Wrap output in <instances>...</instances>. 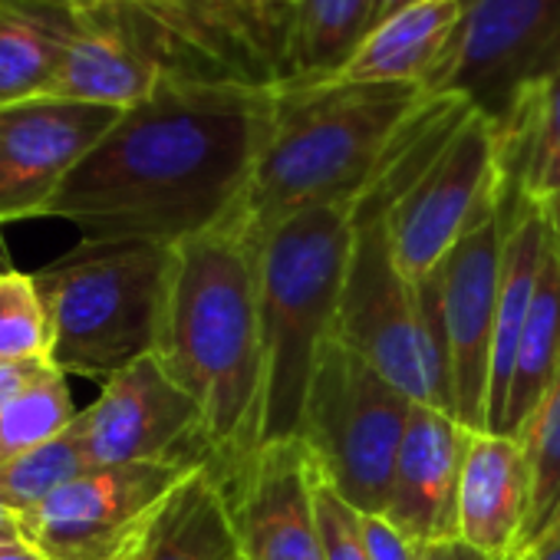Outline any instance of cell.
<instances>
[{"label": "cell", "mask_w": 560, "mask_h": 560, "mask_svg": "<svg viewBox=\"0 0 560 560\" xmlns=\"http://www.w3.org/2000/svg\"><path fill=\"white\" fill-rule=\"evenodd\" d=\"M273 86L168 77L70 172L44 218L83 241L178 247L241 228Z\"/></svg>", "instance_id": "cell-1"}, {"label": "cell", "mask_w": 560, "mask_h": 560, "mask_svg": "<svg viewBox=\"0 0 560 560\" xmlns=\"http://www.w3.org/2000/svg\"><path fill=\"white\" fill-rule=\"evenodd\" d=\"M155 357L201 416L208 475L231 491L264 448L267 399L257 241L241 228L175 247Z\"/></svg>", "instance_id": "cell-2"}, {"label": "cell", "mask_w": 560, "mask_h": 560, "mask_svg": "<svg viewBox=\"0 0 560 560\" xmlns=\"http://www.w3.org/2000/svg\"><path fill=\"white\" fill-rule=\"evenodd\" d=\"M425 103L419 86L277 83L241 231L257 241L307 208L353 205Z\"/></svg>", "instance_id": "cell-3"}, {"label": "cell", "mask_w": 560, "mask_h": 560, "mask_svg": "<svg viewBox=\"0 0 560 560\" xmlns=\"http://www.w3.org/2000/svg\"><path fill=\"white\" fill-rule=\"evenodd\" d=\"M353 205L307 208L257 237V294L267 360L264 445L304 435L314 366L337 330L353 244Z\"/></svg>", "instance_id": "cell-4"}, {"label": "cell", "mask_w": 560, "mask_h": 560, "mask_svg": "<svg viewBox=\"0 0 560 560\" xmlns=\"http://www.w3.org/2000/svg\"><path fill=\"white\" fill-rule=\"evenodd\" d=\"M175 247L80 241L34 270L50 320V366L103 383L155 357L168 307Z\"/></svg>", "instance_id": "cell-5"}, {"label": "cell", "mask_w": 560, "mask_h": 560, "mask_svg": "<svg viewBox=\"0 0 560 560\" xmlns=\"http://www.w3.org/2000/svg\"><path fill=\"white\" fill-rule=\"evenodd\" d=\"M412 399L366 357L330 337L317 357L304 409V442L320 475L360 514H383Z\"/></svg>", "instance_id": "cell-6"}, {"label": "cell", "mask_w": 560, "mask_h": 560, "mask_svg": "<svg viewBox=\"0 0 560 560\" xmlns=\"http://www.w3.org/2000/svg\"><path fill=\"white\" fill-rule=\"evenodd\" d=\"M383 168L353 205V244L334 337L366 357L412 402L452 412L445 373L419 320L416 284L399 270L386 231Z\"/></svg>", "instance_id": "cell-7"}, {"label": "cell", "mask_w": 560, "mask_h": 560, "mask_svg": "<svg viewBox=\"0 0 560 560\" xmlns=\"http://www.w3.org/2000/svg\"><path fill=\"white\" fill-rule=\"evenodd\" d=\"M508 237V195L501 172L485 195L481 208L435 267L442 284V327L452 416L471 429L488 432V383H491V340L501 294Z\"/></svg>", "instance_id": "cell-8"}, {"label": "cell", "mask_w": 560, "mask_h": 560, "mask_svg": "<svg viewBox=\"0 0 560 560\" xmlns=\"http://www.w3.org/2000/svg\"><path fill=\"white\" fill-rule=\"evenodd\" d=\"M560 67V0H465L432 96H458L491 122Z\"/></svg>", "instance_id": "cell-9"}, {"label": "cell", "mask_w": 560, "mask_h": 560, "mask_svg": "<svg viewBox=\"0 0 560 560\" xmlns=\"http://www.w3.org/2000/svg\"><path fill=\"white\" fill-rule=\"evenodd\" d=\"M195 471L165 462L90 468L21 514L24 534L50 560H116Z\"/></svg>", "instance_id": "cell-10"}, {"label": "cell", "mask_w": 560, "mask_h": 560, "mask_svg": "<svg viewBox=\"0 0 560 560\" xmlns=\"http://www.w3.org/2000/svg\"><path fill=\"white\" fill-rule=\"evenodd\" d=\"M73 432L93 468L165 462L211 471L201 416L159 357H145L109 376L100 399L77 412Z\"/></svg>", "instance_id": "cell-11"}, {"label": "cell", "mask_w": 560, "mask_h": 560, "mask_svg": "<svg viewBox=\"0 0 560 560\" xmlns=\"http://www.w3.org/2000/svg\"><path fill=\"white\" fill-rule=\"evenodd\" d=\"M119 116V109L60 96L0 109V224L44 218L60 185Z\"/></svg>", "instance_id": "cell-12"}, {"label": "cell", "mask_w": 560, "mask_h": 560, "mask_svg": "<svg viewBox=\"0 0 560 560\" xmlns=\"http://www.w3.org/2000/svg\"><path fill=\"white\" fill-rule=\"evenodd\" d=\"M320 465L304 439L267 442L224 491L241 560H327L317 517Z\"/></svg>", "instance_id": "cell-13"}, {"label": "cell", "mask_w": 560, "mask_h": 560, "mask_svg": "<svg viewBox=\"0 0 560 560\" xmlns=\"http://www.w3.org/2000/svg\"><path fill=\"white\" fill-rule=\"evenodd\" d=\"M471 439L452 412L412 402L383 517L416 547L458 540V488Z\"/></svg>", "instance_id": "cell-14"}, {"label": "cell", "mask_w": 560, "mask_h": 560, "mask_svg": "<svg viewBox=\"0 0 560 560\" xmlns=\"http://www.w3.org/2000/svg\"><path fill=\"white\" fill-rule=\"evenodd\" d=\"M462 18L465 0H416V4L380 18L357 44V50L340 63V70H334L327 80L301 83L419 86L429 93L452 54Z\"/></svg>", "instance_id": "cell-15"}, {"label": "cell", "mask_w": 560, "mask_h": 560, "mask_svg": "<svg viewBox=\"0 0 560 560\" xmlns=\"http://www.w3.org/2000/svg\"><path fill=\"white\" fill-rule=\"evenodd\" d=\"M527 448L501 432H475L458 488V540L488 560H514L527 534Z\"/></svg>", "instance_id": "cell-16"}, {"label": "cell", "mask_w": 560, "mask_h": 560, "mask_svg": "<svg viewBox=\"0 0 560 560\" xmlns=\"http://www.w3.org/2000/svg\"><path fill=\"white\" fill-rule=\"evenodd\" d=\"M491 126L508 195L547 205L560 191V70L521 90Z\"/></svg>", "instance_id": "cell-17"}, {"label": "cell", "mask_w": 560, "mask_h": 560, "mask_svg": "<svg viewBox=\"0 0 560 560\" xmlns=\"http://www.w3.org/2000/svg\"><path fill=\"white\" fill-rule=\"evenodd\" d=\"M234 553L237 540L224 491L201 468L172 491L116 560H234Z\"/></svg>", "instance_id": "cell-18"}, {"label": "cell", "mask_w": 560, "mask_h": 560, "mask_svg": "<svg viewBox=\"0 0 560 560\" xmlns=\"http://www.w3.org/2000/svg\"><path fill=\"white\" fill-rule=\"evenodd\" d=\"M557 370H560V260H557V254L550 247V234H547L540 277H537L527 327H524L514 373H511V393H508L501 435L521 439V432L534 419L537 406L544 402Z\"/></svg>", "instance_id": "cell-19"}, {"label": "cell", "mask_w": 560, "mask_h": 560, "mask_svg": "<svg viewBox=\"0 0 560 560\" xmlns=\"http://www.w3.org/2000/svg\"><path fill=\"white\" fill-rule=\"evenodd\" d=\"M70 27L73 14L24 0L0 14V109L50 96Z\"/></svg>", "instance_id": "cell-20"}, {"label": "cell", "mask_w": 560, "mask_h": 560, "mask_svg": "<svg viewBox=\"0 0 560 560\" xmlns=\"http://www.w3.org/2000/svg\"><path fill=\"white\" fill-rule=\"evenodd\" d=\"M376 21V0H301L288 21L284 80H327Z\"/></svg>", "instance_id": "cell-21"}, {"label": "cell", "mask_w": 560, "mask_h": 560, "mask_svg": "<svg viewBox=\"0 0 560 560\" xmlns=\"http://www.w3.org/2000/svg\"><path fill=\"white\" fill-rule=\"evenodd\" d=\"M90 468L93 462L70 425L60 439L0 462V504H8L18 514H27Z\"/></svg>", "instance_id": "cell-22"}, {"label": "cell", "mask_w": 560, "mask_h": 560, "mask_svg": "<svg viewBox=\"0 0 560 560\" xmlns=\"http://www.w3.org/2000/svg\"><path fill=\"white\" fill-rule=\"evenodd\" d=\"M77 419L67 373L47 366L4 412H0V462L60 439Z\"/></svg>", "instance_id": "cell-23"}, {"label": "cell", "mask_w": 560, "mask_h": 560, "mask_svg": "<svg viewBox=\"0 0 560 560\" xmlns=\"http://www.w3.org/2000/svg\"><path fill=\"white\" fill-rule=\"evenodd\" d=\"M530 458V517L521 550L553 521L560 508V370L517 439Z\"/></svg>", "instance_id": "cell-24"}, {"label": "cell", "mask_w": 560, "mask_h": 560, "mask_svg": "<svg viewBox=\"0 0 560 560\" xmlns=\"http://www.w3.org/2000/svg\"><path fill=\"white\" fill-rule=\"evenodd\" d=\"M0 360L50 363V320L34 273L0 270Z\"/></svg>", "instance_id": "cell-25"}, {"label": "cell", "mask_w": 560, "mask_h": 560, "mask_svg": "<svg viewBox=\"0 0 560 560\" xmlns=\"http://www.w3.org/2000/svg\"><path fill=\"white\" fill-rule=\"evenodd\" d=\"M317 517H320V537H324L327 560H370L360 511L353 504H347L340 498V491L334 485H327L324 475L317 481Z\"/></svg>", "instance_id": "cell-26"}, {"label": "cell", "mask_w": 560, "mask_h": 560, "mask_svg": "<svg viewBox=\"0 0 560 560\" xmlns=\"http://www.w3.org/2000/svg\"><path fill=\"white\" fill-rule=\"evenodd\" d=\"M360 521H363V540H366L370 560H419L422 547H416L383 514H360Z\"/></svg>", "instance_id": "cell-27"}, {"label": "cell", "mask_w": 560, "mask_h": 560, "mask_svg": "<svg viewBox=\"0 0 560 560\" xmlns=\"http://www.w3.org/2000/svg\"><path fill=\"white\" fill-rule=\"evenodd\" d=\"M195 4H201V8H208L211 14H218V18H224V21H231L234 27H241V31H247V34H254V37H260L264 44H270L280 57H284V40H288V34L280 31V27H273V24H267V21H260L244 0H195ZM288 77V73H284Z\"/></svg>", "instance_id": "cell-28"}, {"label": "cell", "mask_w": 560, "mask_h": 560, "mask_svg": "<svg viewBox=\"0 0 560 560\" xmlns=\"http://www.w3.org/2000/svg\"><path fill=\"white\" fill-rule=\"evenodd\" d=\"M50 363H31V360H0V412H4Z\"/></svg>", "instance_id": "cell-29"}, {"label": "cell", "mask_w": 560, "mask_h": 560, "mask_svg": "<svg viewBox=\"0 0 560 560\" xmlns=\"http://www.w3.org/2000/svg\"><path fill=\"white\" fill-rule=\"evenodd\" d=\"M514 560H560V508H557L553 521Z\"/></svg>", "instance_id": "cell-30"}, {"label": "cell", "mask_w": 560, "mask_h": 560, "mask_svg": "<svg viewBox=\"0 0 560 560\" xmlns=\"http://www.w3.org/2000/svg\"><path fill=\"white\" fill-rule=\"evenodd\" d=\"M244 4L260 21H267V24H273V27H280L288 34V21H291V14H294V8L301 4V0H244Z\"/></svg>", "instance_id": "cell-31"}, {"label": "cell", "mask_w": 560, "mask_h": 560, "mask_svg": "<svg viewBox=\"0 0 560 560\" xmlns=\"http://www.w3.org/2000/svg\"><path fill=\"white\" fill-rule=\"evenodd\" d=\"M419 560H488L485 553H478L475 547L462 544V540H442V544H429L419 550Z\"/></svg>", "instance_id": "cell-32"}, {"label": "cell", "mask_w": 560, "mask_h": 560, "mask_svg": "<svg viewBox=\"0 0 560 560\" xmlns=\"http://www.w3.org/2000/svg\"><path fill=\"white\" fill-rule=\"evenodd\" d=\"M14 540H27L24 517L18 511H11L8 504H0V544H14Z\"/></svg>", "instance_id": "cell-33"}, {"label": "cell", "mask_w": 560, "mask_h": 560, "mask_svg": "<svg viewBox=\"0 0 560 560\" xmlns=\"http://www.w3.org/2000/svg\"><path fill=\"white\" fill-rule=\"evenodd\" d=\"M540 211H544V221H547L550 247H553V254H557V260H560V191H557L547 205H540Z\"/></svg>", "instance_id": "cell-34"}, {"label": "cell", "mask_w": 560, "mask_h": 560, "mask_svg": "<svg viewBox=\"0 0 560 560\" xmlns=\"http://www.w3.org/2000/svg\"><path fill=\"white\" fill-rule=\"evenodd\" d=\"M0 560H50V557L37 550L31 540H14V544H0Z\"/></svg>", "instance_id": "cell-35"}, {"label": "cell", "mask_w": 560, "mask_h": 560, "mask_svg": "<svg viewBox=\"0 0 560 560\" xmlns=\"http://www.w3.org/2000/svg\"><path fill=\"white\" fill-rule=\"evenodd\" d=\"M406 4H416V0H376V21L386 18V14H393V11H399V8H406Z\"/></svg>", "instance_id": "cell-36"}, {"label": "cell", "mask_w": 560, "mask_h": 560, "mask_svg": "<svg viewBox=\"0 0 560 560\" xmlns=\"http://www.w3.org/2000/svg\"><path fill=\"white\" fill-rule=\"evenodd\" d=\"M0 270H8V254H4V247H0Z\"/></svg>", "instance_id": "cell-37"}, {"label": "cell", "mask_w": 560, "mask_h": 560, "mask_svg": "<svg viewBox=\"0 0 560 560\" xmlns=\"http://www.w3.org/2000/svg\"><path fill=\"white\" fill-rule=\"evenodd\" d=\"M11 4H18V0H0V14H4V11H8Z\"/></svg>", "instance_id": "cell-38"}, {"label": "cell", "mask_w": 560, "mask_h": 560, "mask_svg": "<svg viewBox=\"0 0 560 560\" xmlns=\"http://www.w3.org/2000/svg\"><path fill=\"white\" fill-rule=\"evenodd\" d=\"M234 560H241V553H234Z\"/></svg>", "instance_id": "cell-39"}, {"label": "cell", "mask_w": 560, "mask_h": 560, "mask_svg": "<svg viewBox=\"0 0 560 560\" xmlns=\"http://www.w3.org/2000/svg\"><path fill=\"white\" fill-rule=\"evenodd\" d=\"M557 70H560V67H557Z\"/></svg>", "instance_id": "cell-40"}]
</instances>
